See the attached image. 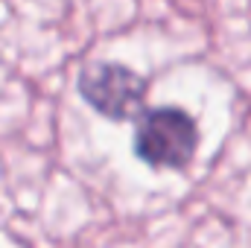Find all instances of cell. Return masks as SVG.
I'll return each mask as SVG.
<instances>
[{
	"instance_id": "2",
	"label": "cell",
	"mask_w": 251,
	"mask_h": 248,
	"mask_svg": "<svg viewBox=\"0 0 251 248\" xmlns=\"http://www.w3.org/2000/svg\"><path fill=\"white\" fill-rule=\"evenodd\" d=\"M76 91L105 120L126 123L137 120L146 111L149 79L120 62H100L79 73Z\"/></svg>"
},
{
	"instance_id": "1",
	"label": "cell",
	"mask_w": 251,
	"mask_h": 248,
	"mask_svg": "<svg viewBox=\"0 0 251 248\" xmlns=\"http://www.w3.org/2000/svg\"><path fill=\"white\" fill-rule=\"evenodd\" d=\"M201 131L196 120L178 105L146 108L137 123L131 149L140 164L149 170H187L199 152Z\"/></svg>"
}]
</instances>
